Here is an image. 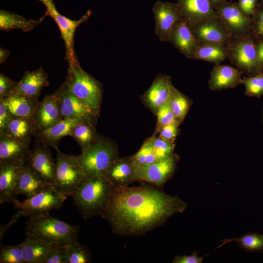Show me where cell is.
<instances>
[{"mask_svg": "<svg viewBox=\"0 0 263 263\" xmlns=\"http://www.w3.org/2000/svg\"><path fill=\"white\" fill-rule=\"evenodd\" d=\"M187 204L147 185L113 188L108 208L101 215L113 233L140 236L162 225L169 218L183 212Z\"/></svg>", "mask_w": 263, "mask_h": 263, "instance_id": "obj_1", "label": "cell"}, {"mask_svg": "<svg viewBox=\"0 0 263 263\" xmlns=\"http://www.w3.org/2000/svg\"><path fill=\"white\" fill-rule=\"evenodd\" d=\"M113 188L105 175H98L85 179L71 196L80 215L88 219L106 210Z\"/></svg>", "mask_w": 263, "mask_h": 263, "instance_id": "obj_2", "label": "cell"}, {"mask_svg": "<svg viewBox=\"0 0 263 263\" xmlns=\"http://www.w3.org/2000/svg\"><path fill=\"white\" fill-rule=\"evenodd\" d=\"M25 228L26 237L43 240L52 246H66L77 242L79 226L71 225L49 213L29 217Z\"/></svg>", "mask_w": 263, "mask_h": 263, "instance_id": "obj_3", "label": "cell"}, {"mask_svg": "<svg viewBox=\"0 0 263 263\" xmlns=\"http://www.w3.org/2000/svg\"><path fill=\"white\" fill-rule=\"evenodd\" d=\"M68 63L65 82L70 91L98 116L103 94L101 85L82 68L77 59Z\"/></svg>", "mask_w": 263, "mask_h": 263, "instance_id": "obj_4", "label": "cell"}, {"mask_svg": "<svg viewBox=\"0 0 263 263\" xmlns=\"http://www.w3.org/2000/svg\"><path fill=\"white\" fill-rule=\"evenodd\" d=\"M85 179L106 175L109 167L118 157L117 147L110 139L99 136L97 139L81 154L77 156Z\"/></svg>", "mask_w": 263, "mask_h": 263, "instance_id": "obj_5", "label": "cell"}, {"mask_svg": "<svg viewBox=\"0 0 263 263\" xmlns=\"http://www.w3.org/2000/svg\"><path fill=\"white\" fill-rule=\"evenodd\" d=\"M225 49L226 58L242 73L252 76L263 72L259 66L256 43L250 34L231 38Z\"/></svg>", "mask_w": 263, "mask_h": 263, "instance_id": "obj_6", "label": "cell"}, {"mask_svg": "<svg viewBox=\"0 0 263 263\" xmlns=\"http://www.w3.org/2000/svg\"><path fill=\"white\" fill-rule=\"evenodd\" d=\"M56 171L53 186L60 192L72 195L85 179L77 156L57 150Z\"/></svg>", "mask_w": 263, "mask_h": 263, "instance_id": "obj_7", "label": "cell"}, {"mask_svg": "<svg viewBox=\"0 0 263 263\" xmlns=\"http://www.w3.org/2000/svg\"><path fill=\"white\" fill-rule=\"evenodd\" d=\"M67 196L58 191L54 186L49 185L23 202L16 198L12 203L16 208L24 213V216L31 217L48 214L53 209L59 208Z\"/></svg>", "mask_w": 263, "mask_h": 263, "instance_id": "obj_8", "label": "cell"}, {"mask_svg": "<svg viewBox=\"0 0 263 263\" xmlns=\"http://www.w3.org/2000/svg\"><path fill=\"white\" fill-rule=\"evenodd\" d=\"M189 26L199 44L225 46L232 38L219 16L204 19Z\"/></svg>", "mask_w": 263, "mask_h": 263, "instance_id": "obj_9", "label": "cell"}, {"mask_svg": "<svg viewBox=\"0 0 263 263\" xmlns=\"http://www.w3.org/2000/svg\"><path fill=\"white\" fill-rule=\"evenodd\" d=\"M178 157L173 154L144 166L135 168V181L152 183L157 186L164 184L174 173Z\"/></svg>", "mask_w": 263, "mask_h": 263, "instance_id": "obj_10", "label": "cell"}, {"mask_svg": "<svg viewBox=\"0 0 263 263\" xmlns=\"http://www.w3.org/2000/svg\"><path fill=\"white\" fill-rule=\"evenodd\" d=\"M55 93L59 100L63 118L87 121L95 123L98 115L70 91L65 82L60 86Z\"/></svg>", "mask_w": 263, "mask_h": 263, "instance_id": "obj_11", "label": "cell"}, {"mask_svg": "<svg viewBox=\"0 0 263 263\" xmlns=\"http://www.w3.org/2000/svg\"><path fill=\"white\" fill-rule=\"evenodd\" d=\"M25 164L50 185H53L56 171V163L48 146L36 141L30 149L24 160Z\"/></svg>", "mask_w": 263, "mask_h": 263, "instance_id": "obj_12", "label": "cell"}, {"mask_svg": "<svg viewBox=\"0 0 263 263\" xmlns=\"http://www.w3.org/2000/svg\"><path fill=\"white\" fill-rule=\"evenodd\" d=\"M45 5L47 8L46 13L55 20L60 30L61 38L65 44L66 60L70 62L77 59L74 50V35L77 27L88 19L91 15V12L88 11L80 19L74 20L59 13L53 2L48 3Z\"/></svg>", "mask_w": 263, "mask_h": 263, "instance_id": "obj_13", "label": "cell"}, {"mask_svg": "<svg viewBox=\"0 0 263 263\" xmlns=\"http://www.w3.org/2000/svg\"><path fill=\"white\" fill-rule=\"evenodd\" d=\"M217 12L232 38L241 37L250 34L251 18L246 16L238 5L222 3L218 8Z\"/></svg>", "mask_w": 263, "mask_h": 263, "instance_id": "obj_14", "label": "cell"}, {"mask_svg": "<svg viewBox=\"0 0 263 263\" xmlns=\"http://www.w3.org/2000/svg\"><path fill=\"white\" fill-rule=\"evenodd\" d=\"M154 31L159 40L168 41L176 23L183 18L178 6L169 3L158 2L154 6Z\"/></svg>", "mask_w": 263, "mask_h": 263, "instance_id": "obj_15", "label": "cell"}, {"mask_svg": "<svg viewBox=\"0 0 263 263\" xmlns=\"http://www.w3.org/2000/svg\"><path fill=\"white\" fill-rule=\"evenodd\" d=\"M63 119L59 100L55 92L46 95L39 102L33 121L35 131H39L48 128Z\"/></svg>", "mask_w": 263, "mask_h": 263, "instance_id": "obj_16", "label": "cell"}, {"mask_svg": "<svg viewBox=\"0 0 263 263\" xmlns=\"http://www.w3.org/2000/svg\"><path fill=\"white\" fill-rule=\"evenodd\" d=\"M24 164L23 160L0 163V204L13 203L16 199L15 188L19 173Z\"/></svg>", "mask_w": 263, "mask_h": 263, "instance_id": "obj_17", "label": "cell"}, {"mask_svg": "<svg viewBox=\"0 0 263 263\" xmlns=\"http://www.w3.org/2000/svg\"><path fill=\"white\" fill-rule=\"evenodd\" d=\"M135 170L132 156H118L109 167L105 176L113 188L126 187L135 181Z\"/></svg>", "mask_w": 263, "mask_h": 263, "instance_id": "obj_18", "label": "cell"}, {"mask_svg": "<svg viewBox=\"0 0 263 263\" xmlns=\"http://www.w3.org/2000/svg\"><path fill=\"white\" fill-rule=\"evenodd\" d=\"M169 41L179 52L190 59L199 44L184 18L178 20L174 26Z\"/></svg>", "mask_w": 263, "mask_h": 263, "instance_id": "obj_19", "label": "cell"}, {"mask_svg": "<svg viewBox=\"0 0 263 263\" xmlns=\"http://www.w3.org/2000/svg\"><path fill=\"white\" fill-rule=\"evenodd\" d=\"M49 85L48 74L40 66L35 71L24 73L13 94L38 98L42 89Z\"/></svg>", "mask_w": 263, "mask_h": 263, "instance_id": "obj_20", "label": "cell"}, {"mask_svg": "<svg viewBox=\"0 0 263 263\" xmlns=\"http://www.w3.org/2000/svg\"><path fill=\"white\" fill-rule=\"evenodd\" d=\"M242 73L228 65H215L210 74L208 85L212 91L234 88L242 84Z\"/></svg>", "mask_w": 263, "mask_h": 263, "instance_id": "obj_21", "label": "cell"}, {"mask_svg": "<svg viewBox=\"0 0 263 263\" xmlns=\"http://www.w3.org/2000/svg\"><path fill=\"white\" fill-rule=\"evenodd\" d=\"M79 121L63 118L59 122L42 130L35 131L33 136L36 141L58 150L57 145L64 136L70 135L74 126Z\"/></svg>", "mask_w": 263, "mask_h": 263, "instance_id": "obj_22", "label": "cell"}, {"mask_svg": "<svg viewBox=\"0 0 263 263\" xmlns=\"http://www.w3.org/2000/svg\"><path fill=\"white\" fill-rule=\"evenodd\" d=\"M178 6L189 25L219 16L209 0H178Z\"/></svg>", "mask_w": 263, "mask_h": 263, "instance_id": "obj_23", "label": "cell"}, {"mask_svg": "<svg viewBox=\"0 0 263 263\" xmlns=\"http://www.w3.org/2000/svg\"><path fill=\"white\" fill-rule=\"evenodd\" d=\"M173 86L169 76H159L145 94L144 100L149 107L156 112L160 107L167 103Z\"/></svg>", "mask_w": 263, "mask_h": 263, "instance_id": "obj_24", "label": "cell"}, {"mask_svg": "<svg viewBox=\"0 0 263 263\" xmlns=\"http://www.w3.org/2000/svg\"><path fill=\"white\" fill-rule=\"evenodd\" d=\"M50 185L31 169L24 163L19 173L15 190V195H22L27 198L38 193Z\"/></svg>", "mask_w": 263, "mask_h": 263, "instance_id": "obj_25", "label": "cell"}, {"mask_svg": "<svg viewBox=\"0 0 263 263\" xmlns=\"http://www.w3.org/2000/svg\"><path fill=\"white\" fill-rule=\"evenodd\" d=\"M13 117L33 120L39 103L38 98L24 95L13 94L0 99Z\"/></svg>", "mask_w": 263, "mask_h": 263, "instance_id": "obj_26", "label": "cell"}, {"mask_svg": "<svg viewBox=\"0 0 263 263\" xmlns=\"http://www.w3.org/2000/svg\"><path fill=\"white\" fill-rule=\"evenodd\" d=\"M20 245L24 263H45L52 248L49 243L31 237H26Z\"/></svg>", "mask_w": 263, "mask_h": 263, "instance_id": "obj_27", "label": "cell"}, {"mask_svg": "<svg viewBox=\"0 0 263 263\" xmlns=\"http://www.w3.org/2000/svg\"><path fill=\"white\" fill-rule=\"evenodd\" d=\"M30 148L21 144L7 135L0 136V163L23 160Z\"/></svg>", "mask_w": 263, "mask_h": 263, "instance_id": "obj_28", "label": "cell"}, {"mask_svg": "<svg viewBox=\"0 0 263 263\" xmlns=\"http://www.w3.org/2000/svg\"><path fill=\"white\" fill-rule=\"evenodd\" d=\"M35 130L33 120L13 117L6 135L30 148L31 136Z\"/></svg>", "mask_w": 263, "mask_h": 263, "instance_id": "obj_29", "label": "cell"}, {"mask_svg": "<svg viewBox=\"0 0 263 263\" xmlns=\"http://www.w3.org/2000/svg\"><path fill=\"white\" fill-rule=\"evenodd\" d=\"M47 15L46 13L38 19H28L15 13L1 10L0 12V29L5 31L19 29L28 32L40 24Z\"/></svg>", "mask_w": 263, "mask_h": 263, "instance_id": "obj_30", "label": "cell"}, {"mask_svg": "<svg viewBox=\"0 0 263 263\" xmlns=\"http://www.w3.org/2000/svg\"><path fill=\"white\" fill-rule=\"evenodd\" d=\"M226 58L225 46L217 44H199L192 59L202 60L219 65Z\"/></svg>", "mask_w": 263, "mask_h": 263, "instance_id": "obj_31", "label": "cell"}, {"mask_svg": "<svg viewBox=\"0 0 263 263\" xmlns=\"http://www.w3.org/2000/svg\"><path fill=\"white\" fill-rule=\"evenodd\" d=\"M70 136L78 143L82 152L85 151L99 137L94 124L87 121H80L73 128Z\"/></svg>", "mask_w": 263, "mask_h": 263, "instance_id": "obj_32", "label": "cell"}, {"mask_svg": "<svg viewBox=\"0 0 263 263\" xmlns=\"http://www.w3.org/2000/svg\"><path fill=\"white\" fill-rule=\"evenodd\" d=\"M177 118L181 122L192 104L191 100L173 86L167 102Z\"/></svg>", "mask_w": 263, "mask_h": 263, "instance_id": "obj_33", "label": "cell"}, {"mask_svg": "<svg viewBox=\"0 0 263 263\" xmlns=\"http://www.w3.org/2000/svg\"><path fill=\"white\" fill-rule=\"evenodd\" d=\"M232 242L237 243L242 249L248 252H263V234H262L249 233L240 238L225 239L217 248Z\"/></svg>", "mask_w": 263, "mask_h": 263, "instance_id": "obj_34", "label": "cell"}, {"mask_svg": "<svg viewBox=\"0 0 263 263\" xmlns=\"http://www.w3.org/2000/svg\"><path fill=\"white\" fill-rule=\"evenodd\" d=\"M68 263H88L92 262L88 248L78 241L66 246Z\"/></svg>", "mask_w": 263, "mask_h": 263, "instance_id": "obj_35", "label": "cell"}, {"mask_svg": "<svg viewBox=\"0 0 263 263\" xmlns=\"http://www.w3.org/2000/svg\"><path fill=\"white\" fill-rule=\"evenodd\" d=\"M242 84L248 97H260L263 95V72L252 76H244Z\"/></svg>", "mask_w": 263, "mask_h": 263, "instance_id": "obj_36", "label": "cell"}, {"mask_svg": "<svg viewBox=\"0 0 263 263\" xmlns=\"http://www.w3.org/2000/svg\"><path fill=\"white\" fill-rule=\"evenodd\" d=\"M132 158L135 168L148 165L158 160L150 138L146 141L138 152L132 156Z\"/></svg>", "mask_w": 263, "mask_h": 263, "instance_id": "obj_37", "label": "cell"}, {"mask_svg": "<svg viewBox=\"0 0 263 263\" xmlns=\"http://www.w3.org/2000/svg\"><path fill=\"white\" fill-rule=\"evenodd\" d=\"M0 263H24L20 244L17 245H0Z\"/></svg>", "mask_w": 263, "mask_h": 263, "instance_id": "obj_38", "label": "cell"}, {"mask_svg": "<svg viewBox=\"0 0 263 263\" xmlns=\"http://www.w3.org/2000/svg\"><path fill=\"white\" fill-rule=\"evenodd\" d=\"M152 146L157 159L170 156L173 154L175 145L160 137L150 138Z\"/></svg>", "mask_w": 263, "mask_h": 263, "instance_id": "obj_39", "label": "cell"}, {"mask_svg": "<svg viewBox=\"0 0 263 263\" xmlns=\"http://www.w3.org/2000/svg\"><path fill=\"white\" fill-rule=\"evenodd\" d=\"M250 35L255 43L263 41V9L256 10L251 17Z\"/></svg>", "mask_w": 263, "mask_h": 263, "instance_id": "obj_40", "label": "cell"}, {"mask_svg": "<svg viewBox=\"0 0 263 263\" xmlns=\"http://www.w3.org/2000/svg\"><path fill=\"white\" fill-rule=\"evenodd\" d=\"M156 113L157 130L164 125L173 123L180 124L182 123L177 118L167 103L160 107L156 112Z\"/></svg>", "mask_w": 263, "mask_h": 263, "instance_id": "obj_41", "label": "cell"}, {"mask_svg": "<svg viewBox=\"0 0 263 263\" xmlns=\"http://www.w3.org/2000/svg\"><path fill=\"white\" fill-rule=\"evenodd\" d=\"M15 81L2 74H0V99L13 95L18 86Z\"/></svg>", "mask_w": 263, "mask_h": 263, "instance_id": "obj_42", "label": "cell"}, {"mask_svg": "<svg viewBox=\"0 0 263 263\" xmlns=\"http://www.w3.org/2000/svg\"><path fill=\"white\" fill-rule=\"evenodd\" d=\"M45 263H68L66 246H52Z\"/></svg>", "mask_w": 263, "mask_h": 263, "instance_id": "obj_43", "label": "cell"}, {"mask_svg": "<svg viewBox=\"0 0 263 263\" xmlns=\"http://www.w3.org/2000/svg\"><path fill=\"white\" fill-rule=\"evenodd\" d=\"M178 123H173L163 126L158 129L161 138L171 143L174 142L178 135Z\"/></svg>", "mask_w": 263, "mask_h": 263, "instance_id": "obj_44", "label": "cell"}, {"mask_svg": "<svg viewBox=\"0 0 263 263\" xmlns=\"http://www.w3.org/2000/svg\"><path fill=\"white\" fill-rule=\"evenodd\" d=\"M12 116L4 104L0 101V136L6 134Z\"/></svg>", "mask_w": 263, "mask_h": 263, "instance_id": "obj_45", "label": "cell"}, {"mask_svg": "<svg viewBox=\"0 0 263 263\" xmlns=\"http://www.w3.org/2000/svg\"><path fill=\"white\" fill-rule=\"evenodd\" d=\"M258 0H239L238 7L247 17L251 18L255 13Z\"/></svg>", "mask_w": 263, "mask_h": 263, "instance_id": "obj_46", "label": "cell"}, {"mask_svg": "<svg viewBox=\"0 0 263 263\" xmlns=\"http://www.w3.org/2000/svg\"><path fill=\"white\" fill-rule=\"evenodd\" d=\"M204 257H199L196 251H193L190 255L175 256L173 263H202Z\"/></svg>", "mask_w": 263, "mask_h": 263, "instance_id": "obj_47", "label": "cell"}, {"mask_svg": "<svg viewBox=\"0 0 263 263\" xmlns=\"http://www.w3.org/2000/svg\"><path fill=\"white\" fill-rule=\"evenodd\" d=\"M24 216V213L20 211H18L13 216L10 221L6 225H1L0 226V243L1 244V239H2L3 235L8 229L13 224L16 223L18 220L21 217Z\"/></svg>", "mask_w": 263, "mask_h": 263, "instance_id": "obj_48", "label": "cell"}, {"mask_svg": "<svg viewBox=\"0 0 263 263\" xmlns=\"http://www.w3.org/2000/svg\"><path fill=\"white\" fill-rule=\"evenodd\" d=\"M255 43L258 65L260 69L263 72V41Z\"/></svg>", "mask_w": 263, "mask_h": 263, "instance_id": "obj_49", "label": "cell"}, {"mask_svg": "<svg viewBox=\"0 0 263 263\" xmlns=\"http://www.w3.org/2000/svg\"><path fill=\"white\" fill-rule=\"evenodd\" d=\"M10 53L7 49L0 48V63L2 64L7 59Z\"/></svg>", "mask_w": 263, "mask_h": 263, "instance_id": "obj_50", "label": "cell"}, {"mask_svg": "<svg viewBox=\"0 0 263 263\" xmlns=\"http://www.w3.org/2000/svg\"><path fill=\"white\" fill-rule=\"evenodd\" d=\"M209 1L213 7V6L218 5L219 4H220L223 0H209Z\"/></svg>", "mask_w": 263, "mask_h": 263, "instance_id": "obj_51", "label": "cell"}, {"mask_svg": "<svg viewBox=\"0 0 263 263\" xmlns=\"http://www.w3.org/2000/svg\"><path fill=\"white\" fill-rule=\"evenodd\" d=\"M40 0L41 2L43 3L44 5H45L46 3H48L49 2H53V0Z\"/></svg>", "mask_w": 263, "mask_h": 263, "instance_id": "obj_52", "label": "cell"}, {"mask_svg": "<svg viewBox=\"0 0 263 263\" xmlns=\"http://www.w3.org/2000/svg\"><path fill=\"white\" fill-rule=\"evenodd\" d=\"M261 5H262V9H263V0H261Z\"/></svg>", "mask_w": 263, "mask_h": 263, "instance_id": "obj_53", "label": "cell"}, {"mask_svg": "<svg viewBox=\"0 0 263 263\" xmlns=\"http://www.w3.org/2000/svg\"></svg>", "mask_w": 263, "mask_h": 263, "instance_id": "obj_54", "label": "cell"}]
</instances>
